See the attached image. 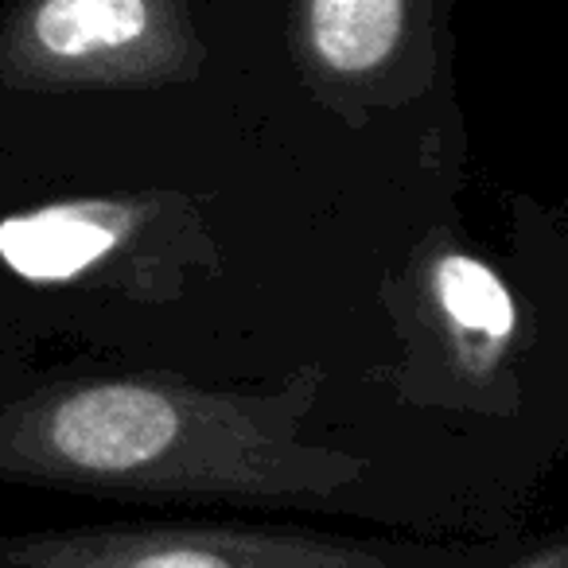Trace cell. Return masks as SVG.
Segmentation results:
<instances>
[{"label": "cell", "instance_id": "obj_1", "mask_svg": "<svg viewBox=\"0 0 568 568\" xmlns=\"http://www.w3.org/2000/svg\"><path fill=\"white\" fill-rule=\"evenodd\" d=\"M257 397L172 378H82L0 409V475L63 487L203 498H296L355 483L363 464L293 440Z\"/></svg>", "mask_w": 568, "mask_h": 568}, {"label": "cell", "instance_id": "obj_2", "mask_svg": "<svg viewBox=\"0 0 568 568\" xmlns=\"http://www.w3.org/2000/svg\"><path fill=\"white\" fill-rule=\"evenodd\" d=\"M268 0H0V90L24 102L195 90Z\"/></svg>", "mask_w": 568, "mask_h": 568}, {"label": "cell", "instance_id": "obj_3", "mask_svg": "<svg viewBox=\"0 0 568 568\" xmlns=\"http://www.w3.org/2000/svg\"><path fill=\"white\" fill-rule=\"evenodd\" d=\"M0 568H386V560L304 529L87 526L0 537Z\"/></svg>", "mask_w": 568, "mask_h": 568}, {"label": "cell", "instance_id": "obj_4", "mask_svg": "<svg viewBox=\"0 0 568 568\" xmlns=\"http://www.w3.org/2000/svg\"><path fill=\"white\" fill-rule=\"evenodd\" d=\"M452 0H273L281 43L312 90L382 98L433 74Z\"/></svg>", "mask_w": 568, "mask_h": 568}, {"label": "cell", "instance_id": "obj_5", "mask_svg": "<svg viewBox=\"0 0 568 568\" xmlns=\"http://www.w3.org/2000/svg\"><path fill=\"white\" fill-rule=\"evenodd\" d=\"M156 203L63 199L0 222V261L36 284H67L118 257Z\"/></svg>", "mask_w": 568, "mask_h": 568}, {"label": "cell", "instance_id": "obj_6", "mask_svg": "<svg viewBox=\"0 0 568 568\" xmlns=\"http://www.w3.org/2000/svg\"><path fill=\"white\" fill-rule=\"evenodd\" d=\"M428 293L452 335L459 343V355L475 374L487 371L514 339L518 312L514 296L490 265H483L471 253H440L428 268Z\"/></svg>", "mask_w": 568, "mask_h": 568}, {"label": "cell", "instance_id": "obj_7", "mask_svg": "<svg viewBox=\"0 0 568 568\" xmlns=\"http://www.w3.org/2000/svg\"><path fill=\"white\" fill-rule=\"evenodd\" d=\"M514 568H568V545L565 541H549L545 549L529 552V557L518 560Z\"/></svg>", "mask_w": 568, "mask_h": 568}]
</instances>
